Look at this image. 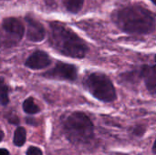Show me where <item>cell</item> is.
Here are the masks:
<instances>
[{
  "label": "cell",
  "mask_w": 156,
  "mask_h": 155,
  "mask_svg": "<svg viewBox=\"0 0 156 155\" xmlns=\"http://www.w3.org/2000/svg\"><path fill=\"white\" fill-rule=\"evenodd\" d=\"M114 23L125 33L147 35L155 29V15L141 5H130L120 8L113 16Z\"/></svg>",
  "instance_id": "cell-1"
},
{
  "label": "cell",
  "mask_w": 156,
  "mask_h": 155,
  "mask_svg": "<svg viewBox=\"0 0 156 155\" xmlns=\"http://www.w3.org/2000/svg\"><path fill=\"white\" fill-rule=\"evenodd\" d=\"M48 41L58 52L74 58H83L89 50L86 42L81 37L63 23L58 21L49 23Z\"/></svg>",
  "instance_id": "cell-2"
},
{
  "label": "cell",
  "mask_w": 156,
  "mask_h": 155,
  "mask_svg": "<svg viewBox=\"0 0 156 155\" xmlns=\"http://www.w3.org/2000/svg\"><path fill=\"white\" fill-rule=\"evenodd\" d=\"M63 132L67 139L75 145L90 143L94 138V125L81 111L69 113L63 121Z\"/></svg>",
  "instance_id": "cell-3"
},
{
  "label": "cell",
  "mask_w": 156,
  "mask_h": 155,
  "mask_svg": "<svg viewBox=\"0 0 156 155\" xmlns=\"http://www.w3.org/2000/svg\"><path fill=\"white\" fill-rule=\"evenodd\" d=\"M84 87L96 99L103 102H112L117 94L112 81L102 73H90L83 80Z\"/></svg>",
  "instance_id": "cell-4"
},
{
  "label": "cell",
  "mask_w": 156,
  "mask_h": 155,
  "mask_svg": "<svg viewBox=\"0 0 156 155\" xmlns=\"http://www.w3.org/2000/svg\"><path fill=\"white\" fill-rule=\"evenodd\" d=\"M25 34L22 21L16 17H5L0 28V48H11L17 45Z\"/></svg>",
  "instance_id": "cell-5"
},
{
  "label": "cell",
  "mask_w": 156,
  "mask_h": 155,
  "mask_svg": "<svg viewBox=\"0 0 156 155\" xmlns=\"http://www.w3.org/2000/svg\"><path fill=\"white\" fill-rule=\"evenodd\" d=\"M43 76L50 79L74 81L78 78V68L75 65L58 61L53 69L43 73Z\"/></svg>",
  "instance_id": "cell-6"
},
{
  "label": "cell",
  "mask_w": 156,
  "mask_h": 155,
  "mask_svg": "<svg viewBox=\"0 0 156 155\" xmlns=\"http://www.w3.org/2000/svg\"><path fill=\"white\" fill-rule=\"evenodd\" d=\"M27 23V38L32 42H41L46 37V29L42 23L37 21L32 16H26Z\"/></svg>",
  "instance_id": "cell-7"
},
{
  "label": "cell",
  "mask_w": 156,
  "mask_h": 155,
  "mask_svg": "<svg viewBox=\"0 0 156 155\" xmlns=\"http://www.w3.org/2000/svg\"><path fill=\"white\" fill-rule=\"evenodd\" d=\"M51 62L52 60L48 53L42 50H37L27 58L25 66L31 69H41L48 67Z\"/></svg>",
  "instance_id": "cell-8"
},
{
  "label": "cell",
  "mask_w": 156,
  "mask_h": 155,
  "mask_svg": "<svg viewBox=\"0 0 156 155\" xmlns=\"http://www.w3.org/2000/svg\"><path fill=\"white\" fill-rule=\"evenodd\" d=\"M142 78L144 80V83L148 90L154 95L156 90V70L155 66H147L144 65L141 69Z\"/></svg>",
  "instance_id": "cell-9"
},
{
  "label": "cell",
  "mask_w": 156,
  "mask_h": 155,
  "mask_svg": "<svg viewBox=\"0 0 156 155\" xmlns=\"http://www.w3.org/2000/svg\"><path fill=\"white\" fill-rule=\"evenodd\" d=\"M62 3L69 12L72 14H77L82 9L84 0H62Z\"/></svg>",
  "instance_id": "cell-10"
},
{
  "label": "cell",
  "mask_w": 156,
  "mask_h": 155,
  "mask_svg": "<svg viewBox=\"0 0 156 155\" xmlns=\"http://www.w3.org/2000/svg\"><path fill=\"white\" fill-rule=\"evenodd\" d=\"M26 139H27L26 130L23 127H17L14 133V140H13L14 144L17 147H22L26 143Z\"/></svg>",
  "instance_id": "cell-11"
},
{
  "label": "cell",
  "mask_w": 156,
  "mask_h": 155,
  "mask_svg": "<svg viewBox=\"0 0 156 155\" xmlns=\"http://www.w3.org/2000/svg\"><path fill=\"white\" fill-rule=\"evenodd\" d=\"M23 111L27 114H37L40 111L39 107L35 103L34 99L29 97L23 102Z\"/></svg>",
  "instance_id": "cell-12"
},
{
  "label": "cell",
  "mask_w": 156,
  "mask_h": 155,
  "mask_svg": "<svg viewBox=\"0 0 156 155\" xmlns=\"http://www.w3.org/2000/svg\"><path fill=\"white\" fill-rule=\"evenodd\" d=\"M9 103L8 98V86L6 85L5 79L0 77V104L5 106Z\"/></svg>",
  "instance_id": "cell-13"
},
{
  "label": "cell",
  "mask_w": 156,
  "mask_h": 155,
  "mask_svg": "<svg viewBox=\"0 0 156 155\" xmlns=\"http://www.w3.org/2000/svg\"><path fill=\"white\" fill-rule=\"evenodd\" d=\"M27 155H43V153L42 151L36 147V146H30L28 147V149L27 150V153H26Z\"/></svg>",
  "instance_id": "cell-14"
},
{
  "label": "cell",
  "mask_w": 156,
  "mask_h": 155,
  "mask_svg": "<svg viewBox=\"0 0 156 155\" xmlns=\"http://www.w3.org/2000/svg\"><path fill=\"white\" fill-rule=\"evenodd\" d=\"M7 121H8V122H10V123H12V124H15V125H17L18 123H19V119H18V117L17 116H9L8 118H7Z\"/></svg>",
  "instance_id": "cell-15"
},
{
  "label": "cell",
  "mask_w": 156,
  "mask_h": 155,
  "mask_svg": "<svg viewBox=\"0 0 156 155\" xmlns=\"http://www.w3.org/2000/svg\"><path fill=\"white\" fill-rule=\"evenodd\" d=\"M0 155H10L6 149H0Z\"/></svg>",
  "instance_id": "cell-16"
},
{
  "label": "cell",
  "mask_w": 156,
  "mask_h": 155,
  "mask_svg": "<svg viewBox=\"0 0 156 155\" xmlns=\"http://www.w3.org/2000/svg\"><path fill=\"white\" fill-rule=\"evenodd\" d=\"M46 1V3L48 5H54L53 4H54V0H45Z\"/></svg>",
  "instance_id": "cell-17"
},
{
  "label": "cell",
  "mask_w": 156,
  "mask_h": 155,
  "mask_svg": "<svg viewBox=\"0 0 156 155\" xmlns=\"http://www.w3.org/2000/svg\"><path fill=\"white\" fill-rule=\"evenodd\" d=\"M4 136H5V134H4V132L0 131V142H2V140L4 139Z\"/></svg>",
  "instance_id": "cell-18"
},
{
  "label": "cell",
  "mask_w": 156,
  "mask_h": 155,
  "mask_svg": "<svg viewBox=\"0 0 156 155\" xmlns=\"http://www.w3.org/2000/svg\"><path fill=\"white\" fill-rule=\"evenodd\" d=\"M155 142H154V146H153V152H154V153L155 154L156 152H155Z\"/></svg>",
  "instance_id": "cell-19"
},
{
  "label": "cell",
  "mask_w": 156,
  "mask_h": 155,
  "mask_svg": "<svg viewBox=\"0 0 156 155\" xmlns=\"http://www.w3.org/2000/svg\"><path fill=\"white\" fill-rule=\"evenodd\" d=\"M151 1L153 2V4H154V5H155V4H156V1H155V0H151Z\"/></svg>",
  "instance_id": "cell-20"
}]
</instances>
